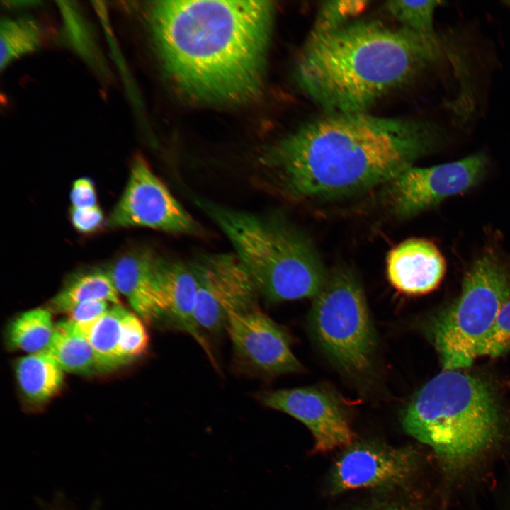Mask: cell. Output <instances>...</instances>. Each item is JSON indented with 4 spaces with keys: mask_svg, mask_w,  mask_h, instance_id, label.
Masks as SVG:
<instances>
[{
    "mask_svg": "<svg viewBox=\"0 0 510 510\" xmlns=\"http://www.w3.org/2000/svg\"><path fill=\"white\" fill-rule=\"evenodd\" d=\"M308 319L319 347L340 370L353 378L368 374L377 335L356 273L342 266L329 273L313 299Z\"/></svg>",
    "mask_w": 510,
    "mask_h": 510,
    "instance_id": "cell-7",
    "label": "cell"
},
{
    "mask_svg": "<svg viewBox=\"0 0 510 510\" xmlns=\"http://www.w3.org/2000/svg\"><path fill=\"white\" fill-rule=\"evenodd\" d=\"M108 225L147 227L175 234L202 233L197 221L141 157L132 163L127 185Z\"/></svg>",
    "mask_w": 510,
    "mask_h": 510,
    "instance_id": "cell-9",
    "label": "cell"
},
{
    "mask_svg": "<svg viewBox=\"0 0 510 510\" xmlns=\"http://www.w3.org/2000/svg\"><path fill=\"white\" fill-rule=\"evenodd\" d=\"M110 303L103 300H91L74 307L67 314L85 334L90 328L110 308Z\"/></svg>",
    "mask_w": 510,
    "mask_h": 510,
    "instance_id": "cell-26",
    "label": "cell"
},
{
    "mask_svg": "<svg viewBox=\"0 0 510 510\" xmlns=\"http://www.w3.org/2000/svg\"><path fill=\"white\" fill-rule=\"evenodd\" d=\"M162 288L166 310L164 318L176 330L191 336L202 348L211 363L217 368L215 358L195 318L197 281L191 266L164 259Z\"/></svg>",
    "mask_w": 510,
    "mask_h": 510,
    "instance_id": "cell-17",
    "label": "cell"
},
{
    "mask_svg": "<svg viewBox=\"0 0 510 510\" xmlns=\"http://www.w3.org/2000/svg\"><path fill=\"white\" fill-rule=\"evenodd\" d=\"M86 335L99 370L113 369L142 356L149 342L142 319L122 305L110 307Z\"/></svg>",
    "mask_w": 510,
    "mask_h": 510,
    "instance_id": "cell-15",
    "label": "cell"
},
{
    "mask_svg": "<svg viewBox=\"0 0 510 510\" xmlns=\"http://www.w3.org/2000/svg\"><path fill=\"white\" fill-rule=\"evenodd\" d=\"M369 510H374V509H369ZM375 510H378V509H375ZM382 510H394V509H382Z\"/></svg>",
    "mask_w": 510,
    "mask_h": 510,
    "instance_id": "cell-30",
    "label": "cell"
},
{
    "mask_svg": "<svg viewBox=\"0 0 510 510\" xmlns=\"http://www.w3.org/2000/svg\"><path fill=\"white\" fill-rule=\"evenodd\" d=\"M387 276L391 285L406 295H422L434 290L446 272V262L436 246L421 238L408 239L387 254Z\"/></svg>",
    "mask_w": 510,
    "mask_h": 510,
    "instance_id": "cell-16",
    "label": "cell"
},
{
    "mask_svg": "<svg viewBox=\"0 0 510 510\" xmlns=\"http://www.w3.org/2000/svg\"><path fill=\"white\" fill-rule=\"evenodd\" d=\"M510 351V300L500 310L495 322L487 334L479 356H502Z\"/></svg>",
    "mask_w": 510,
    "mask_h": 510,
    "instance_id": "cell-25",
    "label": "cell"
},
{
    "mask_svg": "<svg viewBox=\"0 0 510 510\" xmlns=\"http://www.w3.org/2000/svg\"><path fill=\"white\" fill-rule=\"evenodd\" d=\"M69 196L72 208H84L98 205L95 186L87 177H81L74 181Z\"/></svg>",
    "mask_w": 510,
    "mask_h": 510,
    "instance_id": "cell-28",
    "label": "cell"
},
{
    "mask_svg": "<svg viewBox=\"0 0 510 510\" xmlns=\"http://www.w3.org/2000/svg\"><path fill=\"white\" fill-rule=\"evenodd\" d=\"M42 30L33 17L3 18L0 23V68L4 69L15 60L37 50Z\"/></svg>",
    "mask_w": 510,
    "mask_h": 510,
    "instance_id": "cell-22",
    "label": "cell"
},
{
    "mask_svg": "<svg viewBox=\"0 0 510 510\" xmlns=\"http://www.w3.org/2000/svg\"><path fill=\"white\" fill-rule=\"evenodd\" d=\"M70 218L74 227L81 233H91L101 227L103 213L96 205L90 208H72Z\"/></svg>",
    "mask_w": 510,
    "mask_h": 510,
    "instance_id": "cell-27",
    "label": "cell"
},
{
    "mask_svg": "<svg viewBox=\"0 0 510 510\" xmlns=\"http://www.w3.org/2000/svg\"><path fill=\"white\" fill-rule=\"evenodd\" d=\"M486 166L482 153L430 167L412 166L386 184L388 203L397 216L415 215L470 190L481 180Z\"/></svg>",
    "mask_w": 510,
    "mask_h": 510,
    "instance_id": "cell-10",
    "label": "cell"
},
{
    "mask_svg": "<svg viewBox=\"0 0 510 510\" xmlns=\"http://www.w3.org/2000/svg\"><path fill=\"white\" fill-rule=\"evenodd\" d=\"M364 1H327L320 6L312 33H317L339 28L350 21L365 7Z\"/></svg>",
    "mask_w": 510,
    "mask_h": 510,
    "instance_id": "cell-24",
    "label": "cell"
},
{
    "mask_svg": "<svg viewBox=\"0 0 510 510\" xmlns=\"http://www.w3.org/2000/svg\"><path fill=\"white\" fill-rule=\"evenodd\" d=\"M191 266L197 281L194 313L200 330L220 334L227 328L229 312L259 307L256 285L234 252L204 255Z\"/></svg>",
    "mask_w": 510,
    "mask_h": 510,
    "instance_id": "cell-8",
    "label": "cell"
},
{
    "mask_svg": "<svg viewBox=\"0 0 510 510\" xmlns=\"http://www.w3.org/2000/svg\"><path fill=\"white\" fill-rule=\"evenodd\" d=\"M163 260L150 250L134 249L119 256L107 269L119 294L146 324L164 317Z\"/></svg>",
    "mask_w": 510,
    "mask_h": 510,
    "instance_id": "cell-13",
    "label": "cell"
},
{
    "mask_svg": "<svg viewBox=\"0 0 510 510\" xmlns=\"http://www.w3.org/2000/svg\"><path fill=\"white\" fill-rule=\"evenodd\" d=\"M504 3H505L506 4H507L508 6H510V1H504Z\"/></svg>",
    "mask_w": 510,
    "mask_h": 510,
    "instance_id": "cell-29",
    "label": "cell"
},
{
    "mask_svg": "<svg viewBox=\"0 0 510 510\" xmlns=\"http://www.w3.org/2000/svg\"><path fill=\"white\" fill-rule=\"evenodd\" d=\"M91 300L121 305L108 270L94 268L72 276L52 298L47 308L52 312L68 314L76 305Z\"/></svg>",
    "mask_w": 510,
    "mask_h": 510,
    "instance_id": "cell-19",
    "label": "cell"
},
{
    "mask_svg": "<svg viewBox=\"0 0 510 510\" xmlns=\"http://www.w3.org/2000/svg\"><path fill=\"white\" fill-rule=\"evenodd\" d=\"M64 373L47 351L22 356L15 366L22 395L28 402L38 405L50 401L60 391Z\"/></svg>",
    "mask_w": 510,
    "mask_h": 510,
    "instance_id": "cell-18",
    "label": "cell"
},
{
    "mask_svg": "<svg viewBox=\"0 0 510 510\" xmlns=\"http://www.w3.org/2000/svg\"><path fill=\"white\" fill-rule=\"evenodd\" d=\"M265 407L288 414L312 432L317 452L325 453L351 444L353 434L342 402L333 392L321 387H301L262 392Z\"/></svg>",
    "mask_w": 510,
    "mask_h": 510,
    "instance_id": "cell-12",
    "label": "cell"
},
{
    "mask_svg": "<svg viewBox=\"0 0 510 510\" xmlns=\"http://www.w3.org/2000/svg\"><path fill=\"white\" fill-rule=\"evenodd\" d=\"M273 14L266 1H157L149 17L165 69L181 91L237 103L260 90Z\"/></svg>",
    "mask_w": 510,
    "mask_h": 510,
    "instance_id": "cell-2",
    "label": "cell"
},
{
    "mask_svg": "<svg viewBox=\"0 0 510 510\" xmlns=\"http://www.w3.org/2000/svg\"><path fill=\"white\" fill-rule=\"evenodd\" d=\"M226 330L234 357L243 368L264 376L302 370L291 350L288 334L259 307L229 312Z\"/></svg>",
    "mask_w": 510,
    "mask_h": 510,
    "instance_id": "cell-11",
    "label": "cell"
},
{
    "mask_svg": "<svg viewBox=\"0 0 510 510\" xmlns=\"http://www.w3.org/2000/svg\"><path fill=\"white\" fill-rule=\"evenodd\" d=\"M402 425L448 465L459 468L498 438L502 408L497 392L486 380L460 370H443L409 401Z\"/></svg>",
    "mask_w": 510,
    "mask_h": 510,
    "instance_id": "cell-5",
    "label": "cell"
},
{
    "mask_svg": "<svg viewBox=\"0 0 510 510\" xmlns=\"http://www.w3.org/2000/svg\"><path fill=\"white\" fill-rule=\"evenodd\" d=\"M446 136L437 125L413 119L324 113L264 154L261 177L294 200L345 196L387 184Z\"/></svg>",
    "mask_w": 510,
    "mask_h": 510,
    "instance_id": "cell-1",
    "label": "cell"
},
{
    "mask_svg": "<svg viewBox=\"0 0 510 510\" xmlns=\"http://www.w3.org/2000/svg\"><path fill=\"white\" fill-rule=\"evenodd\" d=\"M462 283L458 298L424 322L443 370L468 368L479 357L500 310L510 300V267L487 252L473 263Z\"/></svg>",
    "mask_w": 510,
    "mask_h": 510,
    "instance_id": "cell-6",
    "label": "cell"
},
{
    "mask_svg": "<svg viewBox=\"0 0 510 510\" xmlns=\"http://www.w3.org/2000/svg\"><path fill=\"white\" fill-rule=\"evenodd\" d=\"M226 236L258 292L270 303L314 298L329 273L300 232L278 217L196 200Z\"/></svg>",
    "mask_w": 510,
    "mask_h": 510,
    "instance_id": "cell-4",
    "label": "cell"
},
{
    "mask_svg": "<svg viewBox=\"0 0 510 510\" xmlns=\"http://www.w3.org/2000/svg\"><path fill=\"white\" fill-rule=\"evenodd\" d=\"M443 4L441 1H389L387 12L401 24V27L419 35H436L434 30V14Z\"/></svg>",
    "mask_w": 510,
    "mask_h": 510,
    "instance_id": "cell-23",
    "label": "cell"
},
{
    "mask_svg": "<svg viewBox=\"0 0 510 510\" xmlns=\"http://www.w3.org/2000/svg\"><path fill=\"white\" fill-rule=\"evenodd\" d=\"M46 351L64 372L87 374L98 370L86 335L69 319L55 324L52 340Z\"/></svg>",
    "mask_w": 510,
    "mask_h": 510,
    "instance_id": "cell-20",
    "label": "cell"
},
{
    "mask_svg": "<svg viewBox=\"0 0 510 510\" xmlns=\"http://www.w3.org/2000/svg\"><path fill=\"white\" fill-rule=\"evenodd\" d=\"M410 453L377 444H358L348 450L336 464L334 487L337 492L387 485L409 474Z\"/></svg>",
    "mask_w": 510,
    "mask_h": 510,
    "instance_id": "cell-14",
    "label": "cell"
},
{
    "mask_svg": "<svg viewBox=\"0 0 510 510\" xmlns=\"http://www.w3.org/2000/svg\"><path fill=\"white\" fill-rule=\"evenodd\" d=\"M441 55L436 35L368 21L313 33L299 57L303 92L325 113L367 112Z\"/></svg>",
    "mask_w": 510,
    "mask_h": 510,
    "instance_id": "cell-3",
    "label": "cell"
},
{
    "mask_svg": "<svg viewBox=\"0 0 510 510\" xmlns=\"http://www.w3.org/2000/svg\"><path fill=\"white\" fill-rule=\"evenodd\" d=\"M55 324L48 308L36 307L12 319L6 332L8 345L13 349L35 353L46 351Z\"/></svg>",
    "mask_w": 510,
    "mask_h": 510,
    "instance_id": "cell-21",
    "label": "cell"
}]
</instances>
